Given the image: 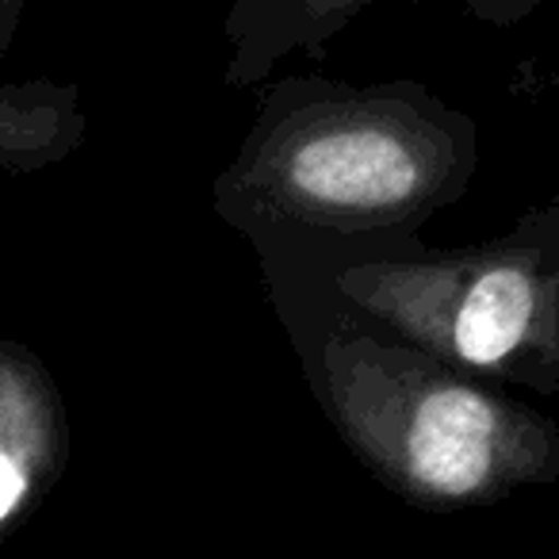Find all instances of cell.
Listing matches in <instances>:
<instances>
[{"label": "cell", "mask_w": 559, "mask_h": 559, "mask_svg": "<svg viewBox=\"0 0 559 559\" xmlns=\"http://www.w3.org/2000/svg\"><path fill=\"white\" fill-rule=\"evenodd\" d=\"M479 127L429 85L284 78L211 185L215 215L272 257L403 249L464 200Z\"/></svg>", "instance_id": "cell-1"}, {"label": "cell", "mask_w": 559, "mask_h": 559, "mask_svg": "<svg viewBox=\"0 0 559 559\" xmlns=\"http://www.w3.org/2000/svg\"><path fill=\"white\" fill-rule=\"evenodd\" d=\"M264 276L311 395L353 456L406 502L487 506L559 479L548 414L368 326L319 272L264 264Z\"/></svg>", "instance_id": "cell-2"}, {"label": "cell", "mask_w": 559, "mask_h": 559, "mask_svg": "<svg viewBox=\"0 0 559 559\" xmlns=\"http://www.w3.org/2000/svg\"><path fill=\"white\" fill-rule=\"evenodd\" d=\"M299 264L357 319L467 380L490 388L559 391V195L528 207L502 238L460 249H403L349 257H272Z\"/></svg>", "instance_id": "cell-3"}, {"label": "cell", "mask_w": 559, "mask_h": 559, "mask_svg": "<svg viewBox=\"0 0 559 559\" xmlns=\"http://www.w3.org/2000/svg\"><path fill=\"white\" fill-rule=\"evenodd\" d=\"M70 426L55 376L27 345L0 337V533L62 475Z\"/></svg>", "instance_id": "cell-4"}, {"label": "cell", "mask_w": 559, "mask_h": 559, "mask_svg": "<svg viewBox=\"0 0 559 559\" xmlns=\"http://www.w3.org/2000/svg\"><path fill=\"white\" fill-rule=\"evenodd\" d=\"M380 0H234L226 12V88H257L284 58L319 55Z\"/></svg>", "instance_id": "cell-5"}, {"label": "cell", "mask_w": 559, "mask_h": 559, "mask_svg": "<svg viewBox=\"0 0 559 559\" xmlns=\"http://www.w3.org/2000/svg\"><path fill=\"white\" fill-rule=\"evenodd\" d=\"M85 131L88 119L78 85H0V173H35L66 162Z\"/></svg>", "instance_id": "cell-6"}, {"label": "cell", "mask_w": 559, "mask_h": 559, "mask_svg": "<svg viewBox=\"0 0 559 559\" xmlns=\"http://www.w3.org/2000/svg\"><path fill=\"white\" fill-rule=\"evenodd\" d=\"M540 4L544 0H464V9L487 27H518V24H525Z\"/></svg>", "instance_id": "cell-7"}, {"label": "cell", "mask_w": 559, "mask_h": 559, "mask_svg": "<svg viewBox=\"0 0 559 559\" xmlns=\"http://www.w3.org/2000/svg\"><path fill=\"white\" fill-rule=\"evenodd\" d=\"M27 0H0V62L12 50V39L20 32V20H24Z\"/></svg>", "instance_id": "cell-8"}]
</instances>
